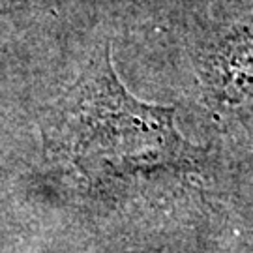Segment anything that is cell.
I'll list each match as a JSON object with an SVG mask.
<instances>
[{
	"label": "cell",
	"instance_id": "6da1fadb",
	"mask_svg": "<svg viewBox=\"0 0 253 253\" xmlns=\"http://www.w3.org/2000/svg\"><path fill=\"white\" fill-rule=\"evenodd\" d=\"M54 137L66 158L84 172L158 169L193 156L174 126V107L133 98L118 81L109 51L66 94Z\"/></svg>",
	"mask_w": 253,
	"mask_h": 253
}]
</instances>
